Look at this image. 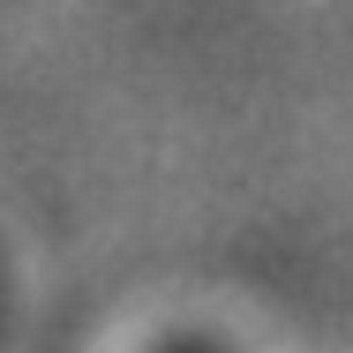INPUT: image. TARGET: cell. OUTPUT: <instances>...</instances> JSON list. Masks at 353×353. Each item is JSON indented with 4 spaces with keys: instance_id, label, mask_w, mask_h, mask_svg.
Segmentation results:
<instances>
[{
    "instance_id": "6da1fadb",
    "label": "cell",
    "mask_w": 353,
    "mask_h": 353,
    "mask_svg": "<svg viewBox=\"0 0 353 353\" xmlns=\"http://www.w3.org/2000/svg\"><path fill=\"white\" fill-rule=\"evenodd\" d=\"M181 353H196V346H181Z\"/></svg>"
}]
</instances>
